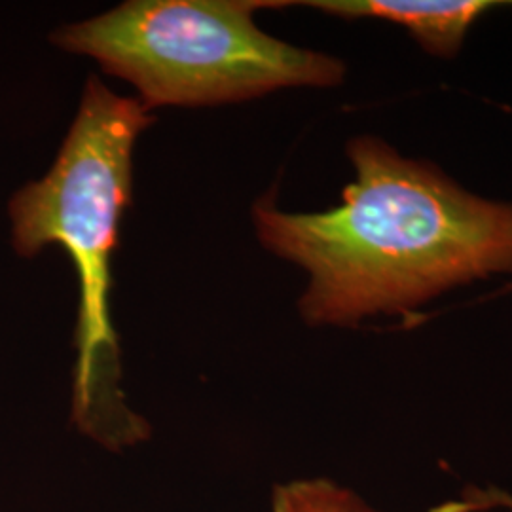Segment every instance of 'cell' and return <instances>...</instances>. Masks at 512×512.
Listing matches in <instances>:
<instances>
[{"label": "cell", "instance_id": "obj_5", "mask_svg": "<svg viewBox=\"0 0 512 512\" xmlns=\"http://www.w3.org/2000/svg\"><path fill=\"white\" fill-rule=\"evenodd\" d=\"M272 512H380L346 486L329 478H300L277 484Z\"/></svg>", "mask_w": 512, "mask_h": 512}, {"label": "cell", "instance_id": "obj_3", "mask_svg": "<svg viewBox=\"0 0 512 512\" xmlns=\"http://www.w3.org/2000/svg\"><path fill=\"white\" fill-rule=\"evenodd\" d=\"M285 6L283 0H128L59 27L52 42L128 80L148 110L340 86L348 71L342 59L260 31L256 12Z\"/></svg>", "mask_w": 512, "mask_h": 512}, {"label": "cell", "instance_id": "obj_2", "mask_svg": "<svg viewBox=\"0 0 512 512\" xmlns=\"http://www.w3.org/2000/svg\"><path fill=\"white\" fill-rule=\"evenodd\" d=\"M154 124L135 97L90 76L71 129L50 171L8 203L12 247L33 258L50 245L65 249L78 277L73 420L82 433L109 446L147 433L120 389V344L112 321V258L120 222L131 205L133 150Z\"/></svg>", "mask_w": 512, "mask_h": 512}, {"label": "cell", "instance_id": "obj_1", "mask_svg": "<svg viewBox=\"0 0 512 512\" xmlns=\"http://www.w3.org/2000/svg\"><path fill=\"white\" fill-rule=\"evenodd\" d=\"M355 181L319 213L253 205L266 251L300 266L298 311L311 327H357L410 315L444 293L512 274V203L463 188L439 165L406 158L376 135L346 147Z\"/></svg>", "mask_w": 512, "mask_h": 512}, {"label": "cell", "instance_id": "obj_4", "mask_svg": "<svg viewBox=\"0 0 512 512\" xmlns=\"http://www.w3.org/2000/svg\"><path fill=\"white\" fill-rule=\"evenodd\" d=\"M344 19H382L404 27L427 54L458 55L469 31L495 0H308L296 2Z\"/></svg>", "mask_w": 512, "mask_h": 512}]
</instances>
